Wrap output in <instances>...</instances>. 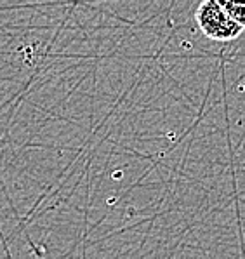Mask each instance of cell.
Wrapping results in <instances>:
<instances>
[{
    "label": "cell",
    "instance_id": "2",
    "mask_svg": "<svg viewBox=\"0 0 245 259\" xmlns=\"http://www.w3.org/2000/svg\"><path fill=\"white\" fill-rule=\"evenodd\" d=\"M217 4H219L221 9L226 13L228 18L243 26V23H245V6H243V2H224V0H221V2H217Z\"/></svg>",
    "mask_w": 245,
    "mask_h": 259
},
{
    "label": "cell",
    "instance_id": "1",
    "mask_svg": "<svg viewBox=\"0 0 245 259\" xmlns=\"http://www.w3.org/2000/svg\"><path fill=\"white\" fill-rule=\"evenodd\" d=\"M195 19L200 31L216 42L236 40L243 33V26L226 16L217 0H204L195 11Z\"/></svg>",
    "mask_w": 245,
    "mask_h": 259
}]
</instances>
